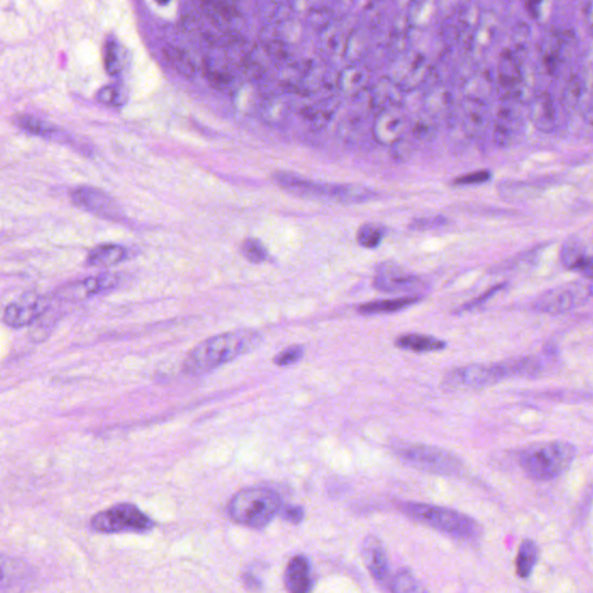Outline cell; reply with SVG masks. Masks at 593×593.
<instances>
[{"mask_svg":"<svg viewBox=\"0 0 593 593\" xmlns=\"http://www.w3.org/2000/svg\"><path fill=\"white\" fill-rule=\"evenodd\" d=\"M493 177L490 171L482 169V171L472 172L468 174L461 175L453 181L456 186H476V184H487L488 181Z\"/></svg>","mask_w":593,"mask_h":593,"instance_id":"37","label":"cell"},{"mask_svg":"<svg viewBox=\"0 0 593 593\" xmlns=\"http://www.w3.org/2000/svg\"><path fill=\"white\" fill-rule=\"evenodd\" d=\"M542 3H544V0H524L526 11L533 19H537L540 16Z\"/></svg>","mask_w":593,"mask_h":593,"instance_id":"42","label":"cell"},{"mask_svg":"<svg viewBox=\"0 0 593 593\" xmlns=\"http://www.w3.org/2000/svg\"><path fill=\"white\" fill-rule=\"evenodd\" d=\"M377 191L362 184H332V201L342 204H360L377 199Z\"/></svg>","mask_w":593,"mask_h":593,"instance_id":"20","label":"cell"},{"mask_svg":"<svg viewBox=\"0 0 593 593\" xmlns=\"http://www.w3.org/2000/svg\"><path fill=\"white\" fill-rule=\"evenodd\" d=\"M285 587L292 593L310 592L312 589L311 563L304 555L291 559L284 574Z\"/></svg>","mask_w":593,"mask_h":593,"instance_id":"18","label":"cell"},{"mask_svg":"<svg viewBox=\"0 0 593 593\" xmlns=\"http://www.w3.org/2000/svg\"><path fill=\"white\" fill-rule=\"evenodd\" d=\"M70 197L75 206L99 217L110 221H121L123 218L121 206L103 190L88 186L77 187L71 190Z\"/></svg>","mask_w":593,"mask_h":593,"instance_id":"11","label":"cell"},{"mask_svg":"<svg viewBox=\"0 0 593 593\" xmlns=\"http://www.w3.org/2000/svg\"><path fill=\"white\" fill-rule=\"evenodd\" d=\"M156 3H158L159 5H167L169 3V0H154Z\"/></svg>","mask_w":593,"mask_h":593,"instance_id":"45","label":"cell"},{"mask_svg":"<svg viewBox=\"0 0 593 593\" xmlns=\"http://www.w3.org/2000/svg\"><path fill=\"white\" fill-rule=\"evenodd\" d=\"M154 526V522L138 506L131 503H118L100 511L90 520V528L99 533L122 532H146Z\"/></svg>","mask_w":593,"mask_h":593,"instance_id":"7","label":"cell"},{"mask_svg":"<svg viewBox=\"0 0 593 593\" xmlns=\"http://www.w3.org/2000/svg\"><path fill=\"white\" fill-rule=\"evenodd\" d=\"M584 85L578 77H572L567 81L561 93V105L567 112H572L583 103Z\"/></svg>","mask_w":593,"mask_h":593,"instance_id":"26","label":"cell"},{"mask_svg":"<svg viewBox=\"0 0 593 593\" xmlns=\"http://www.w3.org/2000/svg\"><path fill=\"white\" fill-rule=\"evenodd\" d=\"M280 515L286 522L297 525V524H300L303 522L305 511L302 506L286 505L283 506L282 510H280Z\"/></svg>","mask_w":593,"mask_h":593,"instance_id":"38","label":"cell"},{"mask_svg":"<svg viewBox=\"0 0 593 593\" xmlns=\"http://www.w3.org/2000/svg\"><path fill=\"white\" fill-rule=\"evenodd\" d=\"M487 112L485 108L478 105L473 109L468 117V131L472 136H478L483 132L487 125Z\"/></svg>","mask_w":593,"mask_h":593,"instance_id":"36","label":"cell"},{"mask_svg":"<svg viewBox=\"0 0 593 593\" xmlns=\"http://www.w3.org/2000/svg\"><path fill=\"white\" fill-rule=\"evenodd\" d=\"M576 458L574 445L563 441L537 444L520 456V466L535 481H550L562 476Z\"/></svg>","mask_w":593,"mask_h":593,"instance_id":"4","label":"cell"},{"mask_svg":"<svg viewBox=\"0 0 593 593\" xmlns=\"http://www.w3.org/2000/svg\"><path fill=\"white\" fill-rule=\"evenodd\" d=\"M391 590L393 592H417L421 591V587L414 577L413 574L402 570L395 574L391 583Z\"/></svg>","mask_w":593,"mask_h":593,"instance_id":"33","label":"cell"},{"mask_svg":"<svg viewBox=\"0 0 593 593\" xmlns=\"http://www.w3.org/2000/svg\"><path fill=\"white\" fill-rule=\"evenodd\" d=\"M542 63L550 75H554L561 64L562 59V42L557 36H553L546 41L542 47Z\"/></svg>","mask_w":593,"mask_h":593,"instance_id":"29","label":"cell"},{"mask_svg":"<svg viewBox=\"0 0 593 593\" xmlns=\"http://www.w3.org/2000/svg\"><path fill=\"white\" fill-rule=\"evenodd\" d=\"M277 186L286 193L308 199H332V184L311 180L293 172L280 171L273 174Z\"/></svg>","mask_w":593,"mask_h":593,"instance_id":"13","label":"cell"},{"mask_svg":"<svg viewBox=\"0 0 593 593\" xmlns=\"http://www.w3.org/2000/svg\"><path fill=\"white\" fill-rule=\"evenodd\" d=\"M16 125H19L22 130L27 131L29 134L35 135V136L51 138V137L57 135L56 127H51L48 123H44L43 121L33 117V116H19L16 120Z\"/></svg>","mask_w":593,"mask_h":593,"instance_id":"30","label":"cell"},{"mask_svg":"<svg viewBox=\"0 0 593 593\" xmlns=\"http://www.w3.org/2000/svg\"><path fill=\"white\" fill-rule=\"evenodd\" d=\"M421 295H404L393 299H382V300H373V302L365 303L360 305L358 312L363 315H379V314L398 313L407 308H411L414 305L419 304L422 300Z\"/></svg>","mask_w":593,"mask_h":593,"instance_id":"19","label":"cell"},{"mask_svg":"<svg viewBox=\"0 0 593 593\" xmlns=\"http://www.w3.org/2000/svg\"><path fill=\"white\" fill-rule=\"evenodd\" d=\"M528 117L535 129L550 134L557 127V112L555 103L550 93L541 92L532 98L528 105Z\"/></svg>","mask_w":593,"mask_h":593,"instance_id":"16","label":"cell"},{"mask_svg":"<svg viewBox=\"0 0 593 593\" xmlns=\"http://www.w3.org/2000/svg\"><path fill=\"white\" fill-rule=\"evenodd\" d=\"M540 189L539 184L532 182H506L500 186V194L510 201H523L535 197Z\"/></svg>","mask_w":593,"mask_h":593,"instance_id":"27","label":"cell"},{"mask_svg":"<svg viewBox=\"0 0 593 593\" xmlns=\"http://www.w3.org/2000/svg\"><path fill=\"white\" fill-rule=\"evenodd\" d=\"M127 251L116 243H103L94 247L88 255V263L93 267H112L127 260Z\"/></svg>","mask_w":593,"mask_h":593,"instance_id":"22","label":"cell"},{"mask_svg":"<svg viewBox=\"0 0 593 593\" xmlns=\"http://www.w3.org/2000/svg\"><path fill=\"white\" fill-rule=\"evenodd\" d=\"M537 555H539V550L535 541L528 540V539L523 541L519 547L517 562H515V568H517L519 577L528 578L531 576L537 565Z\"/></svg>","mask_w":593,"mask_h":593,"instance_id":"23","label":"cell"},{"mask_svg":"<svg viewBox=\"0 0 593 593\" xmlns=\"http://www.w3.org/2000/svg\"><path fill=\"white\" fill-rule=\"evenodd\" d=\"M593 297V284L572 282L555 286L535 299V311L550 315H561L574 311Z\"/></svg>","mask_w":593,"mask_h":593,"instance_id":"8","label":"cell"},{"mask_svg":"<svg viewBox=\"0 0 593 593\" xmlns=\"http://www.w3.org/2000/svg\"><path fill=\"white\" fill-rule=\"evenodd\" d=\"M105 68L109 75H115L122 70L121 50L115 41L109 40L105 46Z\"/></svg>","mask_w":593,"mask_h":593,"instance_id":"32","label":"cell"},{"mask_svg":"<svg viewBox=\"0 0 593 593\" xmlns=\"http://www.w3.org/2000/svg\"><path fill=\"white\" fill-rule=\"evenodd\" d=\"M97 99L100 103L109 105V106H116L120 103V90L114 86H106V88H101L98 93Z\"/></svg>","mask_w":593,"mask_h":593,"instance_id":"39","label":"cell"},{"mask_svg":"<svg viewBox=\"0 0 593 593\" xmlns=\"http://www.w3.org/2000/svg\"><path fill=\"white\" fill-rule=\"evenodd\" d=\"M261 335L254 330H243L212 336L196 345L184 363V371L191 377H199L230 363L241 355L256 348Z\"/></svg>","mask_w":593,"mask_h":593,"instance_id":"1","label":"cell"},{"mask_svg":"<svg viewBox=\"0 0 593 593\" xmlns=\"http://www.w3.org/2000/svg\"><path fill=\"white\" fill-rule=\"evenodd\" d=\"M448 221L444 216H429V217L415 218L409 224L410 230L413 231H429L434 229L445 226Z\"/></svg>","mask_w":593,"mask_h":593,"instance_id":"35","label":"cell"},{"mask_svg":"<svg viewBox=\"0 0 593 593\" xmlns=\"http://www.w3.org/2000/svg\"><path fill=\"white\" fill-rule=\"evenodd\" d=\"M574 271L581 273L585 280L593 282V256L587 255V258H584Z\"/></svg>","mask_w":593,"mask_h":593,"instance_id":"41","label":"cell"},{"mask_svg":"<svg viewBox=\"0 0 593 593\" xmlns=\"http://www.w3.org/2000/svg\"><path fill=\"white\" fill-rule=\"evenodd\" d=\"M363 559L374 581L382 584L389 576V563L385 548L377 537H367L363 544Z\"/></svg>","mask_w":593,"mask_h":593,"instance_id":"17","label":"cell"},{"mask_svg":"<svg viewBox=\"0 0 593 593\" xmlns=\"http://www.w3.org/2000/svg\"><path fill=\"white\" fill-rule=\"evenodd\" d=\"M120 282L117 275L106 273L99 276L88 277L85 280H75L63 285L55 292L58 300L68 303L83 302L100 292L114 289Z\"/></svg>","mask_w":593,"mask_h":593,"instance_id":"12","label":"cell"},{"mask_svg":"<svg viewBox=\"0 0 593 593\" xmlns=\"http://www.w3.org/2000/svg\"><path fill=\"white\" fill-rule=\"evenodd\" d=\"M525 120L522 98L502 99L494 127V140L500 147H509L517 143L524 134Z\"/></svg>","mask_w":593,"mask_h":593,"instance_id":"9","label":"cell"},{"mask_svg":"<svg viewBox=\"0 0 593 593\" xmlns=\"http://www.w3.org/2000/svg\"><path fill=\"white\" fill-rule=\"evenodd\" d=\"M49 306L47 297L36 292H26L18 300L7 305L4 311L3 320L12 328L31 326L48 311Z\"/></svg>","mask_w":593,"mask_h":593,"instance_id":"10","label":"cell"},{"mask_svg":"<svg viewBox=\"0 0 593 593\" xmlns=\"http://www.w3.org/2000/svg\"><path fill=\"white\" fill-rule=\"evenodd\" d=\"M387 234V229L379 223H367L357 231V243L360 247L376 249L382 245Z\"/></svg>","mask_w":593,"mask_h":593,"instance_id":"24","label":"cell"},{"mask_svg":"<svg viewBox=\"0 0 593 593\" xmlns=\"http://www.w3.org/2000/svg\"><path fill=\"white\" fill-rule=\"evenodd\" d=\"M397 454L404 463L423 472L441 476H459L463 472V463L459 458L432 445H401Z\"/></svg>","mask_w":593,"mask_h":593,"instance_id":"6","label":"cell"},{"mask_svg":"<svg viewBox=\"0 0 593 593\" xmlns=\"http://www.w3.org/2000/svg\"><path fill=\"white\" fill-rule=\"evenodd\" d=\"M587 254L584 248V245L581 240L577 238H570L563 243L561 253H560V258L569 271H574L576 268L581 264L584 258H587Z\"/></svg>","mask_w":593,"mask_h":593,"instance_id":"25","label":"cell"},{"mask_svg":"<svg viewBox=\"0 0 593 593\" xmlns=\"http://www.w3.org/2000/svg\"><path fill=\"white\" fill-rule=\"evenodd\" d=\"M535 369V360H528V358L511 360L506 363L491 364V365L473 364V365L457 369L453 373V379L467 387L482 389L487 386L495 385L496 382H502L508 377L528 374V373L533 372Z\"/></svg>","mask_w":593,"mask_h":593,"instance_id":"5","label":"cell"},{"mask_svg":"<svg viewBox=\"0 0 593 593\" xmlns=\"http://www.w3.org/2000/svg\"><path fill=\"white\" fill-rule=\"evenodd\" d=\"M304 347L302 345H291L289 348L284 349L273 358V363L278 367H290L293 364L298 363L299 360L304 357Z\"/></svg>","mask_w":593,"mask_h":593,"instance_id":"34","label":"cell"},{"mask_svg":"<svg viewBox=\"0 0 593 593\" xmlns=\"http://www.w3.org/2000/svg\"><path fill=\"white\" fill-rule=\"evenodd\" d=\"M241 252L247 261L254 264L263 263L264 261H267L268 256H269L267 247L264 246L261 240L255 239V238H248L243 241Z\"/></svg>","mask_w":593,"mask_h":593,"instance_id":"31","label":"cell"},{"mask_svg":"<svg viewBox=\"0 0 593 593\" xmlns=\"http://www.w3.org/2000/svg\"><path fill=\"white\" fill-rule=\"evenodd\" d=\"M164 56L167 62L177 70L180 75H184L187 78H191L196 73V68L194 63L186 53L181 50L168 46L164 48Z\"/></svg>","mask_w":593,"mask_h":593,"instance_id":"28","label":"cell"},{"mask_svg":"<svg viewBox=\"0 0 593 593\" xmlns=\"http://www.w3.org/2000/svg\"><path fill=\"white\" fill-rule=\"evenodd\" d=\"M502 289H503V285L494 286L493 289L488 290L486 293L480 295L478 298L474 299L472 302L468 303V304L465 305V306H463V311H469V310H473V308L481 306L482 304L487 303L489 299L493 298V297L496 295L497 292H500Z\"/></svg>","mask_w":593,"mask_h":593,"instance_id":"40","label":"cell"},{"mask_svg":"<svg viewBox=\"0 0 593 593\" xmlns=\"http://www.w3.org/2000/svg\"><path fill=\"white\" fill-rule=\"evenodd\" d=\"M400 510L409 518L458 539L476 540L482 533L476 519L444 506L406 502L401 504Z\"/></svg>","mask_w":593,"mask_h":593,"instance_id":"2","label":"cell"},{"mask_svg":"<svg viewBox=\"0 0 593 593\" xmlns=\"http://www.w3.org/2000/svg\"><path fill=\"white\" fill-rule=\"evenodd\" d=\"M245 583L251 590H260V587H261V582L258 581V578L253 576L252 574H247L245 577Z\"/></svg>","mask_w":593,"mask_h":593,"instance_id":"44","label":"cell"},{"mask_svg":"<svg viewBox=\"0 0 593 593\" xmlns=\"http://www.w3.org/2000/svg\"><path fill=\"white\" fill-rule=\"evenodd\" d=\"M282 498L269 488H246L234 495L229 505L231 518L247 528H264L282 510Z\"/></svg>","mask_w":593,"mask_h":593,"instance_id":"3","label":"cell"},{"mask_svg":"<svg viewBox=\"0 0 593 593\" xmlns=\"http://www.w3.org/2000/svg\"><path fill=\"white\" fill-rule=\"evenodd\" d=\"M419 284V280L415 275L406 273L402 268L394 264H384L377 271L373 288L379 291L392 292L410 291Z\"/></svg>","mask_w":593,"mask_h":593,"instance_id":"14","label":"cell"},{"mask_svg":"<svg viewBox=\"0 0 593 593\" xmlns=\"http://www.w3.org/2000/svg\"><path fill=\"white\" fill-rule=\"evenodd\" d=\"M498 83L504 98H522L523 72L519 56L513 51H504L498 66Z\"/></svg>","mask_w":593,"mask_h":593,"instance_id":"15","label":"cell"},{"mask_svg":"<svg viewBox=\"0 0 593 593\" xmlns=\"http://www.w3.org/2000/svg\"><path fill=\"white\" fill-rule=\"evenodd\" d=\"M583 118L587 125L593 127V90L585 100L583 107Z\"/></svg>","mask_w":593,"mask_h":593,"instance_id":"43","label":"cell"},{"mask_svg":"<svg viewBox=\"0 0 593 593\" xmlns=\"http://www.w3.org/2000/svg\"><path fill=\"white\" fill-rule=\"evenodd\" d=\"M395 345L402 350L424 354V352L444 350L448 345L446 342L434 336L411 332V334L399 336L398 339L395 340Z\"/></svg>","mask_w":593,"mask_h":593,"instance_id":"21","label":"cell"}]
</instances>
